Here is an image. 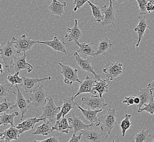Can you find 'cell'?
<instances>
[{"label":"cell","mask_w":154,"mask_h":142,"mask_svg":"<svg viewBox=\"0 0 154 142\" xmlns=\"http://www.w3.org/2000/svg\"><path fill=\"white\" fill-rule=\"evenodd\" d=\"M118 117V116L116 113V108L109 109L106 114L98 118L99 122L97 126L100 127L101 131L110 134L111 131L116 124Z\"/></svg>","instance_id":"obj_1"},{"label":"cell","mask_w":154,"mask_h":142,"mask_svg":"<svg viewBox=\"0 0 154 142\" xmlns=\"http://www.w3.org/2000/svg\"><path fill=\"white\" fill-rule=\"evenodd\" d=\"M0 54L1 58L5 63V67L9 71V69L12 68L17 54H18L14 41L12 39V41L7 42V44L1 48Z\"/></svg>","instance_id":"obj_2"},{"label":"cell","mask_w":154,"mask_h":142,"mask_svg":"<svg viewBox=\"0 0 154 142\" xmlns=\"http://www.w3.org/2000/svg\"><path fill=\"white\" fill-rule=\"evenodd\" d=\"M43 113L41 118L45 121H49L51 123L57 122V116L61 110V106H57L55 105L54 100L52 97L49 98L47 104L43 106Z\"/></svg>","instance_id":"obj_3"},{"label":"cell","mask_w":154,"mask_h":142,"mask_svg":"<svg viewBox=\"0 0 154 142\" xmlns=\"http://www.w3.org/2000/svg\"><path fill=\"white\" fill-rule=\"evenodd\" d=\"M82 104L83 108L86 110H103L107 106L109 101L105 102L104 99L100 95H94L90 97L82 98Z\"/></svg>","instance_id":"obj_4"},{"label":"cell","mask_w":154,"mask_h":142,"mask_svg":"<svg viewBox=\"0 0 154 142\" xmlns=\"http://www.w3.org/2000/svg\"><path fill=\"white\" fill-rule=\"evenodd\" d=\"M49 94L44 89V85L42 84L38 85L31 93L30 101L36 108L39 106H44L47 103L49 98Z\"/></svg>","instance_id":"obj_5"},{"label":"cell","mask_w":154,"mask_h":142,"mask_svg":"<svg viewBox=\"0 0 154 142\" xmlns=\"http://www.w3.org/2000/svg\"><path fill=\"white\" fill-rule=\"evenodd\" d=\"M89 127L85 130L80 131L82 132V139L84 142H104L110 134L107 132L99 131L96 129Z\"/></svg>","instance_id":"obj_6"},{"label":"cell","mask_w":154,"mask_h":142,"mask_svg":"<svg viewBox=\"0 0 154 142\" xmlns=\"http://www.w3.org/2000/svg\"><path fill=\"white\" fill-rule=\"evenodd\" d=\"M12 40L14 41L18 54L31 50L34 45L38 43V41L33 40L31 37H27L26 35L17 37L14 36Z\"/></svg>","instance_id":"obj_7"},{"label":"cell","mask_w":154,"mask_h":142,"mask_svg":"<svg viewBox=\"0 0 154 142\" xmlns=\"http://www.w3.org/2000/svg\"><path fill=\"white\" fill-rule=\"evenodd\" d=\"M61 67V73L63 75L64 78V83L67 85L71 86L75 82L82 83V80H80L78 77V69L74 68L70 66L63 65L61 62L59 63Z\"/></svg>","instance_id":"obj_8"},{"label":"cell","mask_w":154,"mask_h":142,"mask_svg":"<svg viewBox=\"0 0 154 142\" xmlns=\"http://www.w3.org/2000/svg\"><path fill=\"white\" fill-rule=\"evenodd\" d=\"M16 88L17 89V98L16 101L14 104L11 106V110H18L21 112L20 120H23V119L24 117V115L27 112L30 107V100H27L25 97L24 95L21 93L20 90L19 88L18 84L16 85Z\"/></svg>","instance_id":"obj_9"},{"label":"cell","mask_w":154,"mask_h":142,"mask_svg":"<svg viewBox=\"0 0 154 142\" xmlns=\"http://www.w3.org/2000/svg\"><path fill=\"white\" fill-rule=\"evenodd\" d=\"M123 65L121 62H107L102 71L106 74L107 80L112 81L123 72Z\"/></svg>","instance_id":"obj_10"},{"label":"cell","mask_w":154,"mask_h":142,"mask_svg":"<svg viewBox=\"0 0 154 142\" xmlns=\"http://www.w3.org/2000/svg\"><path fill=\"white\" fill-rule=\"evenodd\" d=\"M73 55L75 57L78 65L80 67L82 70L86 71L88 73L94 74L95 78L98 81L101 80V76L96 73L95 68L91 64V60L89 59L88 58L84 59L77 52H75Z\"/></svg>","instance_id":"obj_11"},{"label":"cell","mask_w":154,"mask_h":142,"mask_svg":"<svg viewBox=\"0 0 154 142\" xmlns=\"http://www.w3.org/2000/svg\"><path fill=\"white\" fill-rule=\"evenodd\" d=\"M23 80L21 84V86L24 89L26 92L31 93L35 90L37 86L39 85L38 83L45 80H50L51 79V77H45L44 78H29V77H23Z\"/></svg>","instance_id":"obj_12"},{"label":"cell","mask_w":154,"mask_h":142,"mask_svg":"<svg viewBox=\"0 0 154 142\" xmlns=\"http://www.w3.org/2000/svg\"><path fill=\"white\" fill-rule=\"evenodd\" d=\"M97 79H93L89 77L88 74L86 75L85 80L82 81L80 84V86L77 94L74 95V98L77 97L79 95L84 93H90L92 95H96L97 92L93 90V87L95 86Z\"/></svg>","instance_id":"obj_13"},{"label":"cell","mask_w":154,"mask_h":142,"mask_svg":"<svg viewBox=\"0 0 154 142\" xmlns=\"http://www.w3.org/2000/svg\"><path fill=\"white\" fill-rule=\"evenodd\" d=\"M109 5L107 6L104 5L103 6V12H104V18L101 25L102 26H107L109 24H112L115 26L116 22V11L113 6L112 0H109Z\"/></svg>","instance_id":"obj_14"},{"label":"cell","mask_w":154,"mask_h":142,"mask_svg":"<svg viewBox=\"0 0 154 142\" xmlns=\"http://www.w3.org/2000/svg\"><path fill=\"white\" fill-rule=\"evenodd\" d=\"M83 36V32L78 25V20L75 19L74 26L71 28H67V33L62 39L64 40L65 39H68V42H74V43L77 45L79 43V41L80 37Z\"/></svg>","instance_id":"obj_15"},{"label":"cell","mask_w":154,"mask_h":142,"mask_svg":"<svg viewBox=\"0 0 154 142\" xmlns=\"http://www.w3.org/2000/svg\"><path fill=\"white\" fill-rule=\"evenodd\" d=\"M26 57V52H24L22 56H17L14 59L12 68H14L15 72L23 69L26 70L28 73H30L33 71V67L31 64L27 62Z\"/></svg>","instance_id":"obj_16"},{"label":"cell","mask_w":154,"mask_h":142,"mask_svg":"<svg viewBox=\"0 0 154 142\" xmlns=\"http://www.w3.org/2000/svg\"><path fill=\"white\" fill-rule=\"evenodd\" d=\"M74 97H67L63 99V105L61 106V110L60 112L57 114V120L65 117V116L71 110H75L77 108V103L74 101Z\"/></svg>","instance_id":"obj_17"},{"label":"cell","mask_w":154,"mask_h":142,"mask_svg":"<svg viewBox=\"0 0 154 142\" xmlns=\"http://www.w3.org/2000/svg\"><path fill=\"white\" fill-rule=\"evenodd\" d=\"M38 43L42 45H47L48 46L51 48L55 51H59L62 53L67 54V52L66 49L65 42L64 40H60L59 37L57 36H54V39L51 41H39Z\"/></svg>","instance_id":"obj_18"},{"label":"cell","mask_w":154,"mask_h":142,"mask_svg":"<svg viewBox=\"0 0 154 142\" xmlns=\"http://www.w3.org/2000/svg\"><path fill=\"white\" fill-rule=\"evenodd\" d=\"M138 19H139V23L134 29V31L137 33V35H138V42L136 45V48L139 47L140 43L142 39L143 36L145 33L146 29H148L149 30L150 29V27L149 26L148 23L146 20L145 16H143V17H142V15L138 16Z\"/></svg>","instance_id":"obj_19"},{"label":"cell","mask_w":154,"mask_h":142,"mask_svg":"<svg viewBox=\"0 0 154 142\" xmlns=\"http://www.w3.org/2000/svg\"><path fill=\"white\" fill-rule=\"evenodd\" d=\"M81 117H78L77 116L74 115L72 113V116L71 118L68 119V122L70 126L72 127V128L74 130V133H77L79 131L85 130L91 126H93L94 125L91 124H86L81 120Z\"/></svg>","instance_id":"obj_20"},{"label":"cell","mask_w":154,"mask_h":142,"mask_svg":"<svg viewBox=\"0 0 154 142\" xmlns=\"http://www.w3.org/2000/svg\"><path fill=\"white\" fill-rule=\"evenodd\" d=\"M152 90L150 89L148 87L142 89L140 88L139 91L137 96H138L140 98V103L138 105H136L137 108H134V109L136 110L137 111H139L142 108L143 106L145 103H148L150 101L152 94Z\"/></svg>","instance_id":"obj_21"},{"label":"cell","mask_w":154,"mask_h":142,"mask_svg":"<svg viewBox=\"0 0 154 142\" xmlns=\"http://www.w3.org/2000/svg\"><path fill=\"white\" fill-rule=\"evenodd\" d=\"M94 43H78V51L77 53L82 57L86 59L89 56L95 57L96 51L94 48Z\"/></svg>","instance_id":"obj_22"},{"label":"cell","mask_w":154,"mask_h":142,"mask_svg":"<svg viewBox=\"0 0 154 142\" xmlns=\"http://www.w3.org/2000/svg\"><path fill=\"white\" fill-rule=\"evenodd\" d=\"M79 110L82 112L83 116L86 119V120H88L91 122L94 126H97L99 120L97 117V114L100 112H102L103 110H86L83 107L80 106L78 104H76Z\"/></svg>","instance_id":"obj_23"},{"label":"cell","mask_w":154,"mask_h":142,"mask_svg":"<svg viewBox=\"0 0 154 142\" xmlns=\"http://www.w3.org/2000/svg\"><path fill=\"white\" fill-rule=\"evenodd\" d=\"M20 135V130L16 126H11L8 129L1 133L0 139H4L5 142H9L13 140H18Z\"/></svg>","instance_id":"obj_24"},{"label":"cell","mask_w":154,"mask_h":142,"mask_svg":"<svg viewBox=\"0 0 154 142\" xmlns=\"http://www.w3.org/2000/svg\"><path fill=\"white\" fill-rule=\"evenodd\" d=\"M41 121H43L42 119L37 118L36 117L30 118L24 120L16 126V127L20 130V134L28 131L32 130L37 123Z\"/></svg>","instance_id":"obj_25"},{"label":"cell","mask_w":154,"mask_h":142,"mask_svg":"<svg viewBox=\"0 0 154 142\" xmlns=\"http://www.w3.org/2000/svg\"><path fill=\"white\" fill-rule=\"evenodd\" d=\"M66 6L67 4L65 1L60 2L57 0H53V2L48 6V8L52 14L62 17L65 13L64 8Z\"/></svg>","instance_id":"obj_26"},{"label":"cell","mask_w":154,"mask_h":142,"mask_svg":"<svg viewBox=\"0 0 154 142\" xmlns=\"http://www.w3.org/2000/svg\"><path fill=\"white\" fill-rule=\"evenodd\" d=\"M113 45L108 37H104L101 39L98 45L97 51L95 54V57L100 56L106 53L107 51H109L112 47Z\"/></svg>","instance_id":"obj_27"},{"label":"cell","mask_w":154,"mask_h":142,"mask_svg":"<svg viewBox=\"0 0 154 142\" xmlns=\"http://www.w3.org/2000/svg\"><path fill=\"white\" fill-rule=\"evenodd\" d=\"M53 127L52 123L49 121H45L44 122L36 128V130L33 132L35 135H42L48 136L49 134L53 132Z\"/></svg>","instance_id":"obj_28"},{"label":"cell","mask_w":154,"mask_h":142,"mask_svg":"<svg viewBox=\"0 0 154 142\" xmlns=\"http://www.w3.org/2000/svg\"><path fill=\"white\" fill-rule=\"evenodd\" d=\"M54 130L57 132L67 134L72 127L70 126L68 122V119L66 117L62 118L59 120H57L53 127Z\"/></svg>","instance_id":"obj_29"},{"label":"cell","mask_w":154,"mask_h":142,"mask_svg":"<svg viewBox=\"0 0 154 142\" xmlns=\"http://www.w3.org/2000/svg\"><path fill=\"white\" fill-rule=\"evenodd\" d=\"M88 3L91 7L92 9V14L94 17L95 20L98 23H101L104 20V15L102 14L103 12V6H98L92 3V2L88 1Z\"/></svg>","instance_id":"obj_30"},{"label":"cell","mask_w":154,"mask_h":142,"mask_svg":"<svg viewBox=\"0 0 154 142\" xmlns=\"http://www.w3.org/2000/svg\"><path fill=\"white\" fill-rule=\"evenodd\" d=\"M107 81H108L107 79L96 81L95 86L93 87V90L97 92L101 97H103V94L108 92L109 90V84Z\"/></svg>","instance_id":"obj_31"},{"label":"cell","mask_w":154,"mask_h":142,"mask_svg":"<svg viewBox=\"0 0 154 142\" xmlns=\"http://www.w3.org/2000/svg\"><path fill=\"white\" fill-rule=\"evenodd\" d=\"M19 115L18 112H14L11 114H7L6 112L3 113V115L0 116V125H11V126H15L14 125V120L16 116Z\"/></svg>","instance_id":"obj_32"},{"label":"cell","mask_w":154,"mask_h":142,"mask_svg":"<svg viewBox=\"0 0 154 142\" xmlns=\"http://www.w3.org/2000/svg\"><path fill=\"white\" fill-rule=\"evenodd\" d=\"M12 85L11 83L8 81L7 82L3 83L1 82L0 84V98L2 100L9 94H16L15 91L12 89Z\"/></svg>","instance_id":"obj_33"},{"label":"cell","mask_w":154,"mask_h":142,"mask_svg":"<svg viewBox=\"0 0 154 142\" xmlns=\"http://www.w3.org/2000/svg\"><path fill=\"white\" fill-rule=\"evenodd\" d=\"M151 131L150 129H143L139 133H137L135 136L131 139L134 140L135 142H149V138L152 137Z\"/></svg>","instance_id":"obj_34"},{"label":"cell","mask_w":154,"mask_h":142,"mask_svg":"<svg viewBox=\"0 0 154 142\" xmlns=\"http://www.w3.org/2000/svg\"><path fill=\"white\" fill-rule=\"evenodd\" d=\"M131 118V114H125V118L124 120H122V122L120 125V126L122 128V137H123L125 136L126 131L130 128V127L132 125V122L130 121Z\"/></svg>","instance_id":"obj_35"},{"label":"cell","mask_w":154,"mask_h":142,"mask_svg":"<svg viewBox=\"0 0 154 142\" xmlns=\"http://www.w3.org/2000/svg\"><path fill=\"white\" fill-rule=\"evenodd\" d=\"M19 74H20V71L16 72L14 74H9L7 76V80L9 82V83H11L13 85H17V84H21L23 78V77L20 78L19 77Z\"/></svg>","instance_id":"obj_36"},{"label":"cell","mask_w":154,"mask_h":142,"mask_svg":"<svg viewBox=\"0 0 154 142\" xmlns=\"http://www.w3.org/2000/svg\"><path fill=\"white\" fill-rule=\"evenodd\" d=\"M144 107L142 108L138 113H141L143 111H145L151 115L154 114V96H152L150 101L148 103H145L144 104Z\"/></svg>","instance_id":"obj_37"},{"label":"cell","mask_w":154,"mask_h":142,"mask_svg":"<svg viewBox=\"0 0 154 142\" xmlns=\"http://www.w3.org/2000/svg\"><path fill=\"white\" fill-rule=\"evenodd\" d=\"M136 1H137L138 4V7H137V8L139 9L140 11L139 16L145 15L147 13H148V12L146 9L148 1L147 0H136Z\"/></svg>","instance_id":"obj_38"},{"label":"cell","mask_w":154,"mask_h":142,"mask_svg":"<svg viewBox=\"0 0 154 142\" xmlns=\"http://www.w3.org/2000/svg\"><path fill=\"white\" fill-rule=\"evenodd\" d=\"M15 102H11L6 98H4L3 102L0 104V112L5 113L7 112L9 109L11 108V106L14 104Z\"/></svg>","instance_id":"obj_39"},{"label":"cell","mask_w":154,"mask_h":142,"mask_svg":"<svg viewBox=\"0 0 154 142\" xmlns=\"http://www.w3.org/2000/svg\"><path fill=\"white\" fill-rule=\"evenodd\" d=\"M88 1L90 0H73V3L75 5L73 11L74 12H77V10L78 9H80L81 7H82L84 4L88 2ZM93 2L95 0H92Z\"/></svg>","instance_id":"obj_40"},{"label":"cell","mask_w":154,"mask_h":142,"mask_svg":"<svg viewBox=\"0 0 154 142\" xmlns=\"http://www.w3.org/2000/svg\"><path fill=\"white\" fill-rule=\"evenodd\" d=\"M134 98L135 97L134 96H130L128 97H125L124 100L122 101V103L128 105V106L133 105L134 104Z\"/></svg>","instance_id":"obj_41"},{"label":"cell","mask_w":154,"mask_h":142,"mask_svg":"<svg viewBox=\"0 0 154 142\" xmlns=\"http://www.w3.org/2000/svg\"><path fill=\"white\" fill-rule=\"evenodd\" d=\"M82 138V132H81L79 135L77 136L76 133H73L72 136L71 138L68 140V142H80V140Z\"/></svg>","instance_id":"obj_42"},{"label":"cell","mask_w":154,"mask_h":142,"mask_svg":"<svg viewBox=\"0 0 154 142\" xmlns=\"http://www.w3.org/2000/svg\"><path fill=\"white\" fill-rule=\"evenodd\" d=\"M34 142H59V140L58 139V138L56 136L51 137L50 138H47V139H43V140H34Z\"/></svg>","instance_id":"obj_43"},{"label":"cell","mask_w":154,"mask_h":142,"mask_svg":"<svg viewBox=\"0 0 154 142\" xmlns=\"http://www.w3.org/2000/svg\"><path fill=\"white\" fill-rule=\"evenodd\" d=\"M147 11L148 12V13H150L151 12L154 11V4L149 2L147 5V7H146Z\"/></svg>","instance_id":"obj_44"},{"label":"cell","mask_w":154,"mask_h":142,"mask_svg":"<svg viewBox=\"0 0 154 142\" xmlns=\"http://www.w3.org/2000/svg\"><path fill=\"white\" fill-rule=\"evenodd\" d=\"M147 87L149 89H151V90L154 89V80L151 83L148 84V85H147Z\"/></svg>","instance_id":"obj_45"},{"label":"cell","mask_w":154,"mask_h":142,"mask_svg":"<svg viewBox=\"0 0 154 142\" xmlns=\"http://www.w3.org/2000/svg\"><path fill=\"white\" fill-rule=\"evenodd\" d=\"M140 98L138 96H136L134 98V104L136 105H138L140 103Z\"/></svg>","instance_id":"obj_46"},{"label":"cell","mask_w":154,"mask_h":142,"mask_svg":"<svg viewBox=\"0 0 154 142\" xmlns=\"http://www.w3.org/2000/svg\"><path fill=\"white\" fill-rule=\"evenodd\" d=\"M116 1H117L119 3H122V2H127L128 0H116Z\"/></svg>","instance_id":"obj_47"},{"label":"cell","mask_w":154,"mask_h":142,"mask_svg":"<svg viewBox=\"0 0 154 142\" xmlns=\"http://www.w3.org/2000/svg\"><path fill=\"white\" fill-rule=\"evenodd\" d=\"M1 73H3V65L2 64H1Z\"/></svg>","instance_id":"obj_48"},{"label":"cell","mask_w":154,"mask_h":142,"mask_svg":"<svg viewBox=\"0 0 154 142\" xmlns=\"http://www.w3.org/2000/svg\"><path fill=\"white\" fill-rule=\"evenodd\" d=\"M148 2H151V3H154V0H147Z\"/></svg>","instance_id":"obj_49"},{"label":"cell","mask_w":154,"mask_h":142,"mask_svg":"<svg viewBox=\"0 0 154 142\" xmlns=\"http://www.w3.org/2000/svg\"><path fill=\"white\" fill-rule=\"evenodd\" d=\"M152 142H154V139H153V140H152Z\"/></svg>","instance_id":"obj_50"},{"label":"cell","mask_w":154,"mask_h":142,"mask_svg":"<svg viewBox=\"0 0 154 142\" xmlns=\"http://www.w3.org/2000/svg\"><path fill=\"white\" fill-rule=\"evenodd\" d=\"M45 1H47V0H45Z\"/></svg>","instance_id":"obj_51"}]
</instances>
